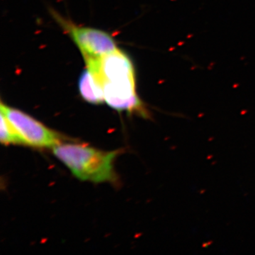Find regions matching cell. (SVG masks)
<instances>
[{"mask_svg":"<svg viewBox=\"0 0 255 255\" xmlns=\"http://www.w3.org/2000/svg\"><path fill=\"white\" fill-rule=\"evenodd\" d=\"M119 152L100 150L76 143H61L53 148V155L75 177L94 183L115 180L114 162Z\"/></svg>","mask_w":255,"mask_h":255,"instance_id":"6da1fadb","label":"cell"},{"mask_svg":"<svg viewBox=\"0 0 255 255\" xmlns=\"http://www.w3.org/2000/svg\"><path fill=\"white\" fill-rule=\"evenodd\" d=\"M87 68L104 85L136 88L135 72L131 60L117 49L100 58L85 59Z\"/></svg>","mask_w":255,"mask_h":255,"instance_id":"7a4b0ae2","label":"cell"},{"mask_svg":"<svg viewBox=\"0 0 255 255\" xmlns=\"http://www.w3.org/2000/svg\"><path fill=\"white\" fill-rule=\"evenodd\" d=\"M78 87L82 99L88 103L100 105L105 102L103 87L88 68L80 75Z\"/></svg>","mask_w":255,"mask_h":255,"instance_id":"5b68a950","label":"cell"},{"mask_svg":"<svg viewBox=\"0 0 255 255\" xmlns=\"http://www.w3.org/2000/svg\"><path fill=\"white\" fill-rule=\"evenodd\" d=\"M1 112L12 124L23 145L37 148H53L63 143L64 137L28 114L1 103Z\"/></svg>","mask_w":255,"mask_h":255,"instance_id":"3957f363","label":"cell"},{"mask_svg":"<svg viewBox=\"0 0 255 255\" xmlns=\"http://www.w3.org/2000/svg\"><path fill=\"white\" fill-rule=\"evenodd\" d=\"M1 133H0V140L5 145H23L22 140L15 130L12 124L10 123L6 116L1 112Z\"/></svg>","mask_w":255,"mask_h":255,"instance_id":"8992f818","label":"cell"},{"mask_svg":"<svg viewBox=\"0 0 255 255\" xmlns=\"http://www.w3.org/2000/svg\"><path fill=\"white\" fill-rule=\"evenodd\" d=\"M54 17L73 38L84 59L102 58L119 49L113 38L105 31L76 26L57 14Z\"/></svg>","mask_w":255,"mask_h":255,"instance_id":"277c9868","label":"cell"}]
</instances>
